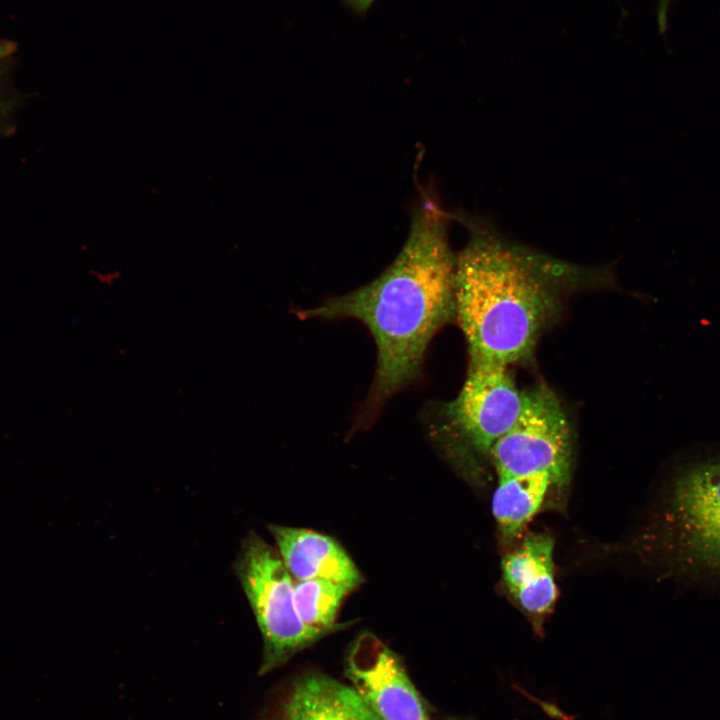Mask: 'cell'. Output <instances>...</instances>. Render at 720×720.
Listing matches in <instances>:
<instances>
[{"label": "cell", "mask_w": 720, "mask_h": 720, "mask_svg": "<svg viewBox=\"0 0 720 720\" xmlns=\"http://www.w3.org/2000/svg\"><path fill=\"white\" fill-rule=\"evenodd\" d=\"M447 215L425 201L392 264L375 280L322 304L298 310L301 319H355L371 332L377 364L363 417H370L414 381L436 332L455 316L456 255L448 241Z\"/></svg>", "instance_id": "obj_1"}, {"label": "cell", "mask_w": 720, "mask_h": 720, "mask_svg": "<svg viewBox=\"0 0 720 720\" xmlns=\"http://www.w3.org/2000/svg\"><path fill=\"white\" fill-rule=\"evenodd\" d=\"M469 240L456 255L455 317L470 358L503 365L527 361L558 311L560 293L599 280L589 270L504 236L485 219L458 215Z\"/></svg>", "instance_id": "obj_2"}, {"label": "cell", "mask_w": 720, "mask_h": 720, "mask_svg": "<svg viewBox=\"0 0 720 720\" xmlns=\"http://www.w3.org/2000/svg\"><path fill=\"white\" fill-rule=\"evenodd\" d=\"M663 576L686 588H720V445L673 462L651 534Z\"/></svg>", "instance_id": "obj_3"}, {"label": "cell", "mask_w": 720, "mask_h": 720, "mask_svg": "<svg viewBox=\"0 0 720 720\" xmlns=\"http://www.w3.org/2000/svg\"><path fill=\"white\" fill-rule=\"evenodd\" d=\"M233 567L262 635L260 675L325 637L302 622L295 606V580L277 549L257 533L244 537Z\"/></svg>", "instance_id": "obj_4"}, {"label": "cell", "mask_w": 720, "mask_h": 720, "mask_svg": "<svg viewBox=\"0 0 720 720\" xmlns=\"http://www.w3.org/2000/svg\"><path fill=\"white\" fill-rule=\"evenodd\" d=\"M523 392L508 366L470 358L467 377L452 401L436 407L431 431L454 458L488 454L516 422Z\"/></svg>", "instance_id": "obj_5"}, {"label": "cell", "mask_w": 720, "mask_h": 720, "mask_svg": "<svg viewBox=\"0 0 720 720\" xmlns=\"http://www.w3.org/2000/svg\"><path fill=\"white\" fill-rule=\"evenodd\" d=\"M572 437L567 415L546 385L523 392L520 414L490 449L498 476L548 474L555 484L568 480Z\"/></svg>", "instance_id": "obj_6"}, {"label": "cell", "mask_w": 720, "mask_h": 720, "mask_svg": "<svg viewBox=\"0 0 720 720\" xmlns=\"http://www.w3.org/2000/svg\"><path fill=\"white\" fill-rule=\"evenodd\" d=\"M345 676L381 720H430L400 656L374 634L365 632L354 640Z\"/></svg>", "instance_id": "obj_7"}, {"label": "cell", "mask_w": 720, "mask_h": 720, "mask_svg": "<svg viewBox=\"0 0 720 720\" xmlns=\"http://www.w3.org/2000/svg\"><path fill=\"white\" fill-rule=\"evenodd\" d=\"M262 720H381L356 690L324 673L293 679Z\"/></svg>", "instance_id": "obj_8"}, {"label": "cell", "mask_w": 720, "mask_h": 720, "mask_svg": "<svg viewBox=\"0 0 720 720\" xmlns=\"http://www.w3.org/2000/svg\"><path fill=\"white\" fill-rule=\"evenodd\" d=\"M268 529L295 581L326 579L352 591L362 583L357 566L334 538L304 528L269 525Z\"/></svg>", "instance_id": "obj_9"}, {"label": "cell", "mask_w": 720, "mask_h": 720, "mask_svg": "<svg viewBox=\"0 0 720 720\" xmlns=\"http://www.w3.org/2000/svg\"><path fill=\"white\" fill-rule=\"evenodd\" d=\"M553 539L532 534L502 559L504 584L523 610L533 616L551 611L557 599Z\"/></svg>", "instance_id": "obj_10"}, {"label": "cell", "mask_w": 720, "mask_h": 720, "mask_svg": "<svg viewBox=\"0 0 720 720\" xmlns=\"http://www.w3.org/2000/svg\"><path fill=\"white\" fill-rule=\"evenodd\" d=\"M554 484L548 474L498 476L492 512L504 540L510 542L522 534Z\"/></svg>", "instance_id": "obj_11"}, {"label": "cell", "mask_w": 720, "mask_h": 720, "mask_svg": "<svg viewBox=\"0 0 720 720\" xmlns=\"http://www.w3.org/2000/svg\"><path fill=\"white\" fill-rule=\"evenodd\" d=\"M351 591L343 584L326 579L295 581L297 613L306 626L327 636L344 627L336 619L343 600Z\"/></svg>", "instance_id": "obj_12"}, {"label": "cell", "mask_w": 720, "mask_h": 720, "mask_svg": "<svg viewBox=\"0 0 720 720\" xmlns=\"http://www.w3.org/2000/svg\"><path fill=\"white\" fill-rule=\"evenodd\" d=\"M512 687L514 690H516L519 693H521L522 695H524L527 699L538 704L541 707V709L544 711V713L546 715H548L550 718L558 719V720H574L575 719V716L565 713L557 705L550 703V702H545V701L539 700L535 696L528 693L524 688H522L516 684H513Z\"/></svg>", "instance_id": "obj_13"}, {"label": "cell", "mask_w": 720, "mask_h": 720, "mask_svg": "<svg viewBox=\"0 0 720 720\" xmlns=\"http://www.w3.org/2000/svg\"><path fill=\"white\" fill-rule=\"evenodd\" d=\"M348 2L357 10L364 11L366 10L373 0H348Z\"/></svg>", "instance_id": "obj_14"}]
</instances>
